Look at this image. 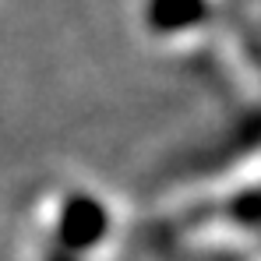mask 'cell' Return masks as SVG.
<instances>
[{"label":"cell","mask_w":261,"mask_h":261,"mask_svg":"<svg viewBox=\"0 0 261 261\" xmlns=\"http://www.w3.org/2000/svg\"><path fill=\"white\" fill-rule=\"evenodd\" d=\"M106 237V212L95 198H71L60 212V226H57V240L67 254L88 251L92 244H99Z\"/></svg>","instance_id":"obj_1"},{"label":"cell","mask_w":261,"mask_h":261,"mask_svg":"<svg viewBox=\"0 0 261 261\" xmlns=\"http://www.w3.org/2000/svg\"><path fill=\"white\" fill-rule=\"evenodd\" d=\"M201 11V0H155L152 7V25L155 29H180L191 25Z\"/></svg>","instance_id":"obj_2"},{"label":"cell","mask_w":261,"mask_h":261,"mask_svg":"<svg viewBox=\"0 0 261 261\" xmlns=\"http://www.w3.org/2000/svg\"><path fill=\"white\" fill-rule=\"evenodd\" d=\"M46 261H74V254H67V251H57V254H49Z\"/></svg>","instance_id":"obj_3"}]
</instances>
